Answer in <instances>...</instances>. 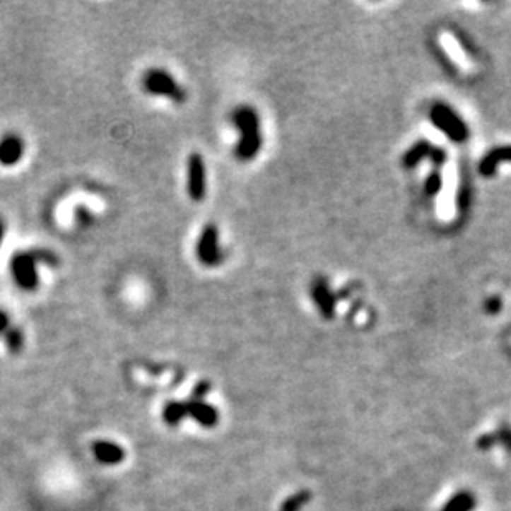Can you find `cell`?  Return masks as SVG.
I'll list each match as a JSON object with an SVG mask.
<instances>
[{
  "instance_id": "cell-23",
  "label": "cell",
  "mask_w": 511,
  "mask_h": 511,
  "mask_svg": "<svg viewBox=\"0 0 511 511\" xmlns=\"http://www.w3.org/2000/svg\"><path fill=\"white\" fill-rule=\"evenodd\" d=\"M4 237H6V223L0 218V247H2L4 243Z\"/></svg>"
},
{
  "instance_id": "cell-9",
  "label": "cell",
  "mask_w": 511,
  "mask_h": 511,
  "mask_svg": "<svg viewBox=\"0 0 511 511\" xmlns=\"http://www.w3.org/2000/svg\"><path fill=\"white\" fill-rule=\"evenodd\" d=\"M25 154V141L18 134L8 133L0 138V164L6 168L18 164Z\"/></svg>"
},
{
  "instance_id": "cell-5",
  "label": "cell",
  "mask_w": 511,
  "mask_h": 511,
  "mask_svg": "<svg viewBox=\"0 0 511 511\" xmlns=\"http://www.w3.org/2000/svg\"><path fill=\"white\" fill-rule=\"evenodd\" d=\"M196 257L204 266L213 269L218 266L223 260V253L221 248V235L216 223H207L199 235L196 245Z\"/></svg>"
},
{
  "instance_id": "cell-16",
  "label": "cell",
  "mask_w": 511,
  "mask_h": 511,
  "mask_svg": "<svg viewBox=\"0 0 511 511\" xmlns=\"http://www.w3.org/2000/svg\"><path fill=\"white\" fill-rule=\"evenodd\" d=\"M442 187H444V176H442L440 169H434L425 179V186H423V191L429 197L439 196Z\"/></svg>"
},
{
  "instance_id": "cell-12",
  "label": "cell",
  "mask_w": 511,
  "mask_h": 511,
  "mask_svg": "<svg viewBox=\"0 0 511 511\" xmlns=\"http://www.w3.org/2000/svg\"><path fill=\"white\" fill-rule=\"evenodd\" d=\"M93 450L96 459L108 465L119 464L124 457V452L121 450V447L111 444V442H96Z\"/></svg>"
},
{
  "instance_id": "cell-10",
  "label": "cell",
  "mask_w": 511,
  "mask_h": 511,
  "mask_svg": "<svg viewBox=\"0 0 511 511\" xmlns=\"http://www.w3.org/2000/svg\"><path fill=\"white\" fill-rule=\"evenodd\" d=\"M187 404V412L189 416H192L196 421L204 427H213L218 422V413L216 409L208 404L202 401H196V399H191V402Z\"/></svg>"
},
{
  "instance_id": "cell-14",
  "label": "cell",
  "mask_w": 511,
  "mask_h": 511,
  "mask_svg": "<svg viewBox=\"0 0 511 511\" xmlns=\"http://www.w3.org/2000/svg\"><path fill=\"white\" fill-rule=\"evenodd\" d=\"M186 416H189L187 404L170 402L164 409V421L168 422L169 425H177V423L181 422Z\"/></svg>"
},
{
  "instance_id": "cell-24",
  "label": "cell",
  "mask_w": 511,
  "mask_h": 511,
  "mask_svg": "<svg viewBox=\"0 0 511 511\" xmlns=\"http://www.w3.org/2000/svg\"><path fill=\"white\" fill-rule=\"evenodd\" d=\"M503 444H505L506 447H508V450H511V434H510L508 437H506V440L503 442Z\"/></svg>"
},
{
  "instance_id": "cell-6",
  "label": "cell",
  "mask_w": 511,
  "mask_h": 511,
  "mask_svg": "<svg viewBox=\"0 0 511 511\" xmlns=\"http://www.w3.org/2000/svg\"><path fill=\"white\" fill-rule=\"evenodd\" d=\"M187 192L194 202H202L207 192L206 163L199 153H192L187 160Z\"/></svg>"
},
{
  "instance_id": "cell-3",
  "label": "cell",
  "mask_w": 511,
  "mask_h": 511,
  "mask_svg": "<svg viewBox=\"0 0 511 511\" xmlns=\"http://www.w3.org/2000/svg\"><path fill=\"white\" fill-rule=\"evenodd\" d=\"M143 88L151 96L170 100L172 103H186L187 91L176 78L163 68H151L143 75Z\"/></svg>"
},
{
  "instance_id": "cell-22",
  "label": "cell",
  "mask_w": 511,
  "mask_h": 511,
  "mask_svg": "<svg viewBox=\"0 0 511 511\" xmlns=\"http://www.w3.org/2000/svg\"><path fill=\"white\" fill-rule=\"evenodd\" d=\"M8 328H11V316L4 310H0V334H6Z\"/></svg>"
},
{
  "instance_id": "cell-18",
  "label": "cell",
  "mask_w": 511,
  "mask_h": 511,
  "mask_svg": "<svg viewBox=\"0 0 511 511\" xmlns=\"http://www.w3.org/2000/svg\"><path fill=\"white\" fill-rule=\"evenodd\" d=\"M429 159L432 160V164H434V169H440L447 160V153L442 148H437V146H434L430 151Z\"/></svg>"
},
{
  "instance_id": "cell-20",
  "label": "cell",
  "mask_w": 511,
  "mask_h": 511,
  "mask_svg": "<svg viewBox=\"0 0 511 511\" xmlns=\"http://www.w3.org/2000/svg\"><path fill=\"white\" fill-rule=\"evenodd\" d=\"M501 305H503V301H501L500 296H491V298L485 301V311L490 315H496L498 311H501Z\"/></svg>"
},
{
  "instance_id": "cell-15",
  "label": "cell",
  "mask_w": 511,
  "mask_h": 511,
  "mask_svg": "<svg viewBox=\"0 0 511 511\" xmlns=\"http://www.w3.org/2000/svg\"><path fill=\"white\" fill-rule=\"evenodd\" d=\"M311 500V493L308 490H300L296 491L295 495H291L290 498H286L281 505V511H300L301 508H305L306 505L310 503Z\"/></svg>"
},
{
  "instance_id": "cell-21",
  "label": "cell",
  "mask_w": 511,
  "mask_h": 511,
  "mask_svg": "<svg viewBox=\"0 0 511 511\" xmlns=\"http://www.w3.org/2000/svg\"><path fill=\"white\" fill-rule=\"evenodd\" d=\"M208 389H211V386H208L207 382H201L196 389H194L192 399H196V401H202V397L208 392Z\"/></svg>"
},
{
  "instance_id": "cell-2",
  "label": "cell",
  "mask_w": 511,
  "mask_h": 511,
  "mask_svg": "<svg viewBox=\"0 0 511 511\" xmlns=\"http://www.w3.org/2000/svg\"><path fill=\"white\" fill-rule=\"evenodd\" d=\"M232 124L238 129V141L235 146V155L242 163L255 159L264 144V136L260 131V116L252 106L242 105L232 113Z\"/></svg>"
},
{
  "instance_id": "cell-7",
  "label": "cell",
  "mask_w": 511,
  "mask_h": 511,
  "mask_svg": "<svg viewBox=\"0 0 511 511\" xmlns=\"http://www.w3.org/2000/svg\"><path fill=\"white\" fill-rule=\"evenodd\" d=\"M310 295L321 316H323L324 319H333L336 311V296L326 278L316 276V278L311 281Z\"/></svg>"
},
{
  "instance_id": "cell-11",
  "label": "cell",
  "mask_w": 511,
  "mask_h": 511,
  "mask_svg": "<svg viewBox=\"0 0 511 511\" xmlns=\"http://www.w3.org/2000/svg\"><path fill=\"white\" fill-rule=\"evenodd\" d=\"M434 146H432L430 141L421 139L417 141L416 144H412L406 153L402 155V165L406 169H413L417 168L418 164L422 163L423 159H427L430 155V151Z\"/></svg>"
},
{
  "instance_id": "cell-4",
  "label": "cell",
  "mask_w": 511,
  "mask_h": 511,
  "mask_svg": "<svg viewBox=\"0 0 511 511\" xmlns=\"http://www.w3.org/2000/svg\"><path fill=\"white\" fill-rule=\"evenodd\" d=\"M429 119L442 134H445L447 138L452 141V143L460 144L469 139L470 136L469 126H466L465 121L457 114V111L447 103L437 101V103L432 105Z\"/></svg>"
},
{
  "instance_id": "cell-13",
  "label": "cell",
  "mask_w": 511,
  "mask_h": 511,
  "mask_svg": "<svg viewBox=\"0 0 511 511\" xmlns=\"http://www.w3.org/2000/svg\"><path fill=\"white\" fill-rule=\"evenodd\" d=\"M475 508V496L469 493V491H462L457 493L454 498L447 501L442 511H471Z\"/></svg>"
},
{
  "instance_id": "cell-8",
  "label": "cell",
  "mask_w": 511,
  "mask_h": 511,
  "mask_svg": "<svg viewBox=\"0 0 511 511\" xmlns=\"http://www.w3.org/2000/svg\"><path fill=\"white\" fill-rule=\"evenodd\" d=\"M511 163V144H503L491 148L478 164V172L481 177H493L501 164Z\"/></svg>"
},
{
  "instance_id": "cell-1",
  "label": "cell",
  "mask_w": 511,
  "mask_h": 511,
  "mask_svg": "<svg viewBox=\"0 0 511 511\" xmlns=\"http://www.w3.org/2000/svg\"><path fill=\"white\" fill-rule=\"evenodd\" d=\"M38 265L57 266L58 257L50 250L33 248L13 253L8 262V270L18 288L23 291H35L40 285L38 280Z\"/></svg>"
},
{
  "instance_id": "cell-19",
  "label": "cell",
  "mask_w": 511,
  "mask_h": 511,
  "mask_svg": "<svg viewBox=\"0 0 511 511\" xmlns=\"http://www.w3.org/2000/svg\"><path fill=\"white\" fill-rule=\"evenodd\" d=\"M495 444H500V439H498V432H495V434H486V435H481L478 442H476V445L480 447L481 450H486V449H491Z\"/></svg>"
},
{
  "instance_id": "cell-17",
  "label": "cell",
  "mask_w": 511,
  "mask_h": 511,
  "mask_svg": "<svg viewBox=\"0 0 511 511\" xmlns=\"http://www.w3.org/2000/svg\"><path fill=\"white\" fill-rule=\"evenodd\" d=\"M6 336V344L8 348V351L12 353H18L23 346V333L18 328H13V326H11V328L7 329V333L4 334Z\"/></svg>"
}]
</instances>
